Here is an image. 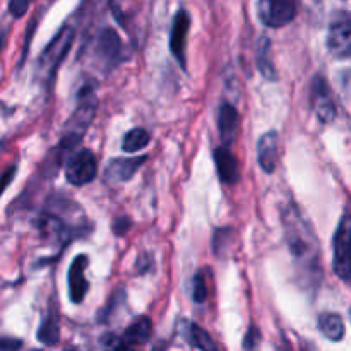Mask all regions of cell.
<instances>
[{
  "mask_svg": "<svg viewBox=\"0 0 351 351\" xmlns=\"http://www.w3.org/2000/svg\"><path fill=\"white\" fill-rule=\"evenodd\" d=\"M283 225L288 249L297 261L298 269L312 281L321 278V249L311 223L304 218L300 209L288 206L283 211Z\"/></svg>",
  "mask_w": 351,
  "mask_h": 351,
  "instance_id": "cell-1",
  "label": "cell"
},
{
  "mask_svg": "<svg viewBox=\"0 0 351 351\" xmlns=\"http://www.w3.org/2000/svg\"><path fill=\"white\" fill-rule=\"evenodd\" d=\"M96 105H98V101H96L95 91L82 89L81 96H79L77 108L74 110V113L69 119L64 130V137H62L60 144H58L60 149H71L84 137L86 130L89 129L93 119H95Z\"/></svg>",
  "mask_w": 351,
  "mask_h": 351,
  "instance_id": "cell-2",
  "label": "cell"
},
{
  "mask_svg": "<svg viewBox=\"0 0 351 351\" xmlns=\"http://www.w3.org/2000/svg\"><path fill=\"white\" fill-rule=\"evenodd\" d=\"M332 269L345 283H351V215L345 213L332 239Z\"/></svg>",
  "mask_w": 351,
  "mask_h": 351,
  "instance_id": "cell-3",
  "label": "cell"
},
{
  "mask_svg": "<svg viewBox=\"0 0 351 351\" xmlns=\"http://www.w3.org/2000/svg\"><path fill=\"white\" fill-rule=\"evenodd\" d=\"M72 41H74V29L72 27H62L57 36L51 40V43L45 48L40 57V72L47 81L53 79L58 65L65 58L67 51L71 50Z\"/></svg>",
  "mask_w": 351,
  "mask_h": 351,
  "instance_id": "cell-4",
  "label": "cell"
},
{
  "mask_svg": "<svg viewBox=\"0 0 351 351\" xmlns=\"http://www.w3.org/2000/svg\"><path fill=\"white\" fill-rule=\"evenodd\" d=\"M257 16L267 27H283L297 16V0H259Z\"/></svg>",
  "mask_w": 351,
  "mask_h": 351,
  "instance_id": "cell-5",
  "label": "cell"
},
{
  "mask_svg": "<svg viewBox=\"0 0 351 351\" xmlns=\"http://www.w3.org/2000/svg\"><path fill=\"white\" fill-rule=\"evenodd\" d=\"M98 173V161L95 154L88 149L77 151L72 154L65 165V178L71 185L82 187L93 182Z\"/></svg>",
  "mask_w": 351,
  "mask_h": 351,
  "instance_id": "cell-6",
  "label": "cell"
},
{
  "mask_svg": "<svg viewBox=\"0 0 351 351\" xmlns=\"http://www.w3.org/2000/svg\"><path fill=\"white\" fill-rule=\"evenodd\" d=\"M328 50L338 60H351V14L336 17L328 31Z\"/></svg>",
  "mask_w": 351,
  "mask_h": 351,
  "instance_id": "cell-7",
  "label": "cell"
},
{
  "mask_svg": "<svg viewBox=\"0 0 351 351\" xmlns=\"http://www.w3.org/2000/svg\"><path fill=\"white\" fill-rule=\"evenodd\" d=\"M311 103L321 122L329 123L336 119V103L332 98V91L322 75H315L312 81Z\"/></svg>",
  "mask_w": 351,
  "mask_h": 351,
  "instance_id": "cell-8",
  "label": "cell"
},
{
  "mask_svg": "<svg viewBox=\"0 0 351 351\" xmlns=\"http://www.w3.org/2000/svg\"><path fill=\"white\" fill-rule=\"evenodd\" d=\"M89 266L88 256L81 254L72 261L69 267V297L74 304H81L89 290V283L86 280V269Z\"/></svg>",
  "mask_w": 351,
  "mask_h": 351,
  "instance_id": "cell-9",
  "label": "cell"
},
{
  "mask_svg": "<svg viewBox=\"0 0 351 351\" xmlns=\"http://www.w3.org/2000/svg\"><path fill=\"white\" fill-rule=\"evenodd\" d=\"M189 27H191V17L185 10L175 16L173 26H171V34H170V50L171 55L178 60L182 69L187 67V57H185V45H187V33Z\"/></svg>",
  "mask_w": 351,
  "mask_h": 351,
  "instance_id": "cell-10",
  "label": "cell"
},
{
  "mask_svg": "<svg viewBox=\"0 0 351 351\" xmlns=\"http://www.w3.org/2000/svg\"><path fill=\"white\" fill-rule=\"evenodd\" d=\"M278 146H280V141L274 130L263 134L257 141V161L261 168L269 175L274 173L278 167Z\"/></svg>",
  "mask_w": 351,
  "mask_h": 351,
  "instance_id": "cell-11",
  "label": "cell"
},
{
  "mask_svg": "<svg viewBox=\"0 0 351 351\" xmlns=\"http://www.w3.org/2000/svg\"><path fill=\"white\" fill-rule=\"evenodd\" d=\"M240 115L237 108L230 103H223L218 112V130L225 146H232L239 132Z\"/></svg>",
  "mask_w": 351,
  "mask_h": 351,
  "instance_id": "cell-12",
  "label": "cell"
},
{
  "mask_svg": "<svg viewBox=\"0 0 351 351\" xmlns=\"http://www.w3.org/2000/svg\"><path fill=\"white\" fill-rule=\"evenodd\" d=\"M215 163H216V170H218V175H219V180L230 185L239 182L240 178L239 161H237L235 154L228 149V146L216 147Z\"/></svg>",
  "mask_w": 351,
  "mask_h": 351,
  "instance_id": "cell-13",
  "label": "cell"
},
{
  "mask_svg": "<svg viewBox=\"0 0 351 351\" xmlns=\"http://www.w3.org/2000/svg\"><path fill=\"white\" fill-rule=\"evenodd\" d=\"M146 160V156L129 158V160H127V158H120V160L117 158V160H112V163L106 168V178H108L110 182H115V184L130 180V178L134 177V173L143 167Z\"/></svg>",
  "mask_w": 351,
  "mask_h": 351,
  "instance_id": "cell-14",
  "label": "cell"
},
{
  "mask_svg": "<svg viewBox=\"0 0 351 351\" xmlns=\"http://www.w3.org/2000/svg\"><path fill=\"white\" fill-rule=\"evenodd\" d=\"M120 48H122V43H120V38L115 29L106 27L99 33L98 41H96V55L101 58L103 64H113L119 58Z\"/></svg>",
  "mask_w": 351,
  "mask_h": 351,
  "instance_id": "cell-15",
  "label": "cell"
},
{
  "mask_svg": "<svg viewBox=\"0 0 351 351\" xmlns=\"http://www.w3.org/2000/svg\"><path fill=\"white\" fill-rule=\"evenodd\" d=\"M151 332H153V322H151L149 317L143 315V317H137L125 329V332H123V341L130 346L144 345L151 338Z\"/></svg>",
  "mask_w": 351,
  "mask_h": 351,
  "instance_id": "cell-16",
  "label": "cell"
},
{
  "mask_svg": "<svg viewBox=\"0 0 351 351\" xmlns=\"http://www.w3.org/2000/svg\"><path fill=\"white\" fill-rule=\"evenodd\" d=\"M319 329L331 341H341L345 336V322H343L341 315L332 314V312L322 314L319 317Z\"/></svg>",
  "mask_w": 351,
  "mask_h": 351,
  "instance_id": "cell-17",
  "label": "cell"
},
{
  "mask_svg": "<svg viewBox=\"0 0 351 351\" xmlns=\"http://www.w3.org/2000/svg\"><path fill=\"white\" fill-rule=\"evenodd\" d=\"M269 51H271L269 40H267L266 36H261L259 43H257V53H256L257 67H259L261 74H263L264 77L269 79V81H276L278 72L276 69H274L273 60H271Z\"/></svg>",
  "mask_w": 351,
  "mask_h": 351,
  "instance_id": "cell-18",
  "label": "cell"
},
{
  "mask_svg": "<svg viewBox=\"0 0 351 351\" xmlns=\"http://www.w3.org/2000/svg\"><path fill=\"white\" fill-rule=\"evenodd\" d=\"M149 132H147L146 129H143V127H136V129L129 130V132L125 134V137H123L122 141V149L125 151V153H136V151L146 147L147 144H149Z\"/></svg>",
  "mask_w": 351,
  "mask_h": 351,
  "instance_id": "cell-19",
  "label": "cell"
},
{
  "mask_svg": "<svg viewBox=\"0 0 351 351\" xmlns=\"http://www.w3.org/2000/svg\"><path fill=\"white\" fill-rule=\"evenodd\" d=\"M38 339L45 345H55L58 341V321L55 314H48V317L45 319L43 324H41L40 331H38Z\"/></svg>",
  "mask_w": 351,
  "mask_h": 351,
  "instance_id": "cell-20",
  "label": "cell"
},
{
  "mask_svg": "<svg viewBox=\"0 0 351 351\" xmlns=\"http://www.w3.org/2000/svg\"><path fill=\"white\" fill-rule=\"evenodd\" d=\"M191 339L201 351H218V346L213 341L211 336L204 329L199 328V326L191 324Z\"/></svg>",
  "mask_w": 351,
  "mask_h": 351,
  "instance_id": "cell-21",
  "label": "cell"
},
{
  "mask_svg": "<svg viewBox=\"0 0 351 351\" xmlns=\"http://www.w3.org/2000/svg\"><path fill=\"white\" fill-rule=\"evenodd\" d=\"M192 297H194V302H197V304H202L208 298V287H206V281L202 278V274H197L194 278V283H192Z\"/></svg>",
  "mask_w": 351,
  "mask_h": 351,
  "instance_id": "cell-22",
  "label": "cell"
},
{
  "mask_svg": "<svg viewBox=\"0 0 351 351\" xmlns=\"http://www.w3.org/2000/svg\"><path fill=\"white\" fill-rule=\"evenodd\" d=\"M261 348V331L252 326V328L247 331L245 338H243V350L245 351H259Z\"/></svg>",
  "mask_w": 351,
  "mask_h": 351,
  "instance_id": "cell-23",
  "label": "cell"
},
{
  "mask_svg": "<svg viewBox=\"0 0 351 351\" xmlns=\"http://www.w3.org/2000/svg\"><path fill=\"white\" fill-rule=\"evenodd\" d=\"M31 0H9V12L14 17H23L29 9Z\"/></svg>",
  "mask_w": 351,
  "mask_h": 351,
  "instance_id": "cell-24",
  "label": "cell"
},
{
  "mask_svg": "<svg viewBox=\"0 0 351 351\" xmlns=\"http://www.w3.org/2000/svg\"><path fill=\"white\" fill-rule=\"evenodd\" d=\"M16 171H17L16 167H10V168H7L2 175H0V197H2V194L5 192V189L10 185V182L14 180V175H16Z\"/></svg>",
  "mask_w": 351,
  "mask_h": 351,
  "instance_id": "cell-25",
  "label": "cell"
},
{
  "mask_svg": "<svg viewBox=\"0 0 351 351\" xmlns=\"http://www.w3.org/2000/svg\"><path fill=\"white\" fill-rule=\"evenodd\" d=\"M105 351H136L132 348L130 345H127L125 341H119V339H110L108 343H106V348Z\"/></svg>",
  "mask_w": 351,
  "mask_h": 351,
  "instance_id": "cell-26",
  "label": "cell"
},
{
  "mask_svg": "<svg viewBox=\"0 0 351 351\" xmlns=\"http://www.w3.org/2000/svg\"><path fill=\"white\" fill-rule=\"evenodd\" d=\"M21 348L19 339L0 338V351H17Z\"/></svg>",
  "mask_w": 351,
  "mask_h": 351,
  "instance_id": "cell-27",
  "label": "cell"
}]
</instances>
